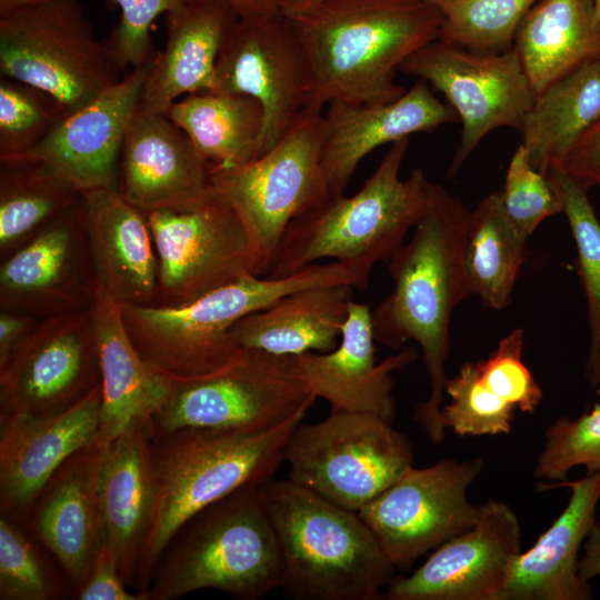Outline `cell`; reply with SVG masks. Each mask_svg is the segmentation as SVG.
<instances>
[{"label": "cell", "mask_w": 600, "mask_h": 600, "mask_svg": "<svg viewBox=\"0 0 600 600\" xmlns=\"http://www.w3.org/2000/svg\"><path fill=\"white\" fill-rule=\"evenodd\" d=\"M469 216L458 198L431 182L410 240L387 263L392 290L371 310L377 343L399 349L414 341L420 347L431 391L416 407L413 419L436 444L446 433L441 408L450 320L458 303L470 296L463 268Z\"/></svg>", "instance_id": "cell-1"}, {"label": "cell", "mask_w": 600, "mask_h": 600, "mask_svg": "<svg viewBox=\"0 0 600 600\" xmlns=\"http://www.w3.org/2000/svg\"><path fill=\"white\" fill-rule=\"evenodd\" d=\"M284 16L309 59V112L336 100L394 101L406 91L396 83L400 66L442 27L428 0H322Z\"/></svg>", "instance_id": "cell-2"}, {"label": "cell", "mask_w": 600, "mask_h": 600, "mask_svg": "<svg viewBox=\"0 0 600 600\" xmlns=\"http://www.w3.org/2000/svg\"><path fill=\"white\" fill-rule=\"evenodd\" d=\"M410 139L391 143L362 188L350 197L330 196L290 222L266 277L278 279L333 259L366 290L376 263H388L421 218L430 181L420 169L406 180L400 169Z\"/></svg>", "instance_id": "cell-3"}, {"label": "cell", "mask_w": 600, "mask_h": 600, "mask_svg": "<svg viewBox=\"0 0 600 600\" xmlns=\"http://www.w3.org/2000/svg\"><path fill=\"white\" fill-rule=\"evenodd\" d=\"M304 414L263 431L190 430L150 439L154 506L136 584L146 592L167 548L198 512L248 486L272 479Z\"/></svg>", "instance_id": "cell-4"}, {"label": "cell", "mask_w": 600, "mask_h": 600, "mask_svg": "<svg viewBox=\"0 0 600 600\" xmlns=\"http://www.w3.org/2000/svg\"><path fill=\"white\" fill-rule=\"evenodd\" d=\"M281 558L280 589L298 600H374L396 568L357 511L286 480L259 486Z\"/></svg>", "instance_id": "cell-5"}, {"label": "cell", "mask_w": 600, "mask_h": 600, "mask_svg": "<svg viewBox=\"0 0 600 600\" xmlns=\"http://www.w3.org/2000/svg\"><path fill=\"white\" fill-rule=\"evenodd\" d=\"M280 586L276 532L259 486H248L186 522L146 592L149 600H176L197 590L216 589L238 600H257Z\"/></svg>", "instance_id": "cell-6"}, {"label": "cell", "mask_w": 600, "mask_h": 600, "mask_svg": "<svg viewBox=\"0 0 600 600\" xmlns=\"http://www.w3.org/2000/svg\"><path fill=\"white\" fill-rule=\"evenodd\" d=\"M322 284L354 287L339 262L313 263L278 279L248 274L182 306L121 304L122 319L138 352L156 368L174 377L202 376L241 349L230 334L238 320L290 292Z\"/></svg>", "instance_id": "cell-7"}, {"label": "cell", "mask_w": 600, "mask_h": 600, "mask_svg": "<svg viewBox=\"0 0 600 600\" xmlns=\"http://www.w3.org/2000/svg\"><path fill=\"white\" fill-rule=\"evenodd\" d=\"M170 377L167 399L146 422L151 440L190 430H269L306 414L317 399L291 356L259 350L240 349L207 374Z\"/></svg>", "instance_id": "cell-8"}, {"label": "cell", "mask_w": 600, "mask_h": 600, "mask_svg": "<svg viewBox=\"0 0 600 600\" xmlns=\"http://www.w3.org/2000/svg\"><path fill=\"white\" fill-rule=\"evenodd\" d=\"M0 72L50 93L69 113L127 73L78 0H39L1 13Z\"/></svg>", "instance_id": "cell-9"}, {"label": "cell", "mask_w": 600, "mask_h": 600, "mask_svg": "<svg viewBox=\"0 0 600 600\" xmlns=\"http://www.w3.org/2000/svg\"><path fill=\"white\" fill-rule=\"evenodd\" d=\"M322 112L304 111L270 150L230 169L210 166L213 192L239 216L267 276L292 220L330 197L321 167Z\"/></svg>", "instance_id": "cell-10"}, {"label": "cell", "mask_w": 600, "mask_h": 600, "mask_svg": "<svg viewBox=\"0 0 600 600\" xmlns=\"http://www.w3.org/2000/svg\"><path fill=\"white\" fill-rule=\"evenodd\" d=\"M283 462L288 479L358 512L413 466V450L382 417L331 409L317 423L297 426Z\"/></svg>", "instance_id": "cell-11"}, {"label": "cell", "mask_w": 600, "mask_h": 600, "mask_svg": "<svg viewBox=\"0 0 600 600\" xmlns=\"http://www.w3.org/2000/svg\"><path fill=\"white\" fill-rule=\"evenodd\" d=\"M399 71L440 91L459 117L460 141L449 178L488 133L503 127L519 131L537 96L513 47L482 53L437 39L411 54Z\"/></svg>", "instance_id": "cell-12"}, {"label": "cell", "mask_w": 600, "mask_h": 600, "mask_svg": "<svg viewBox=\"0 0 600 600\" xmlns=\"http://www.w3.org/2000/svg\"><path fill=\"white\" fill-rule=\"evenodd\" d=\"M146 214L159 260L157 307L182 306L244 276H259L244 224L214 192L193 207Z\"/></svg>", "instance_id": "cell-13"}, {"label": "cell", "mask_w": 600, "mask_h": 600, "mask_svg": "<svg viewBox=\"0 0 600 600\" xmlns=\"http://www.w3.org/2000/svg\"><path fill=\"white\" fill-rule=\"evenodd\" d=\"M482 468L481 458L412 466L358 511L396 569L408 570L474 524L479 506L469 502L467 490Z\"/></svg>", "instance_id": "cell-14"}, {"label": "cell", "mask_w": 600, "mask_h": 600, "mask_svg": "<svg viewBox=\"0 0 600 600\" xmlns=\"http://www.w3.org/2000/svg\"><path fill=\"white\" fill-rule=\"evenodd\" d=\"M311 87L309 59L284 14L239 17L219 54L212 91L260 103L262 154L307 111Z\"/></svg>", "instance_id": "cell-15"}, {"label": "cell", "mask_w": 600, "mask_h": 600, "mask_svg": "<svg viewBox=\"0 0 600 600\" xmlns=\"http://www.w3.org/2000/svg\"><path fill=\"white\" fill-rule=\"evenodd\" d=\"M100 384L89 310L48 317L0 363V414H54Z\"/></svg>", "instance_id": "cell-16"}, {"label": "cell", "mask_w": 600, "mask_h": 600, "mask_svg": "<svg viewBox=\"0 0 600 600\" xmlns=\"http://www.w3.org/2000/svg\"><path fill=\"white\" fill-rule=\"evenodd\" d=\"M97 291L83 193L1 259L0 310L41 320L89 310Z\"/></svg>", "instance_id": "cell-17"}, {"label": "cell", "mask_w": 600, "mask_h": 600, "mask_svg": "<svg viewBox=\"0 0 600 600\" xmlns=\"http://www.w3.org/2000/svg\"><path fill=\"white\" fill-rule=\"evenodd\" d=\"M520 523L504 502L479 506L474 524L436 548L410 576L392 579L389 600H500L520 551Z\"/></svg>", "instance_id": "cell-18"}, {"label": "cell", "mask_w": 600, "mask_h": 600, "mask_svg": "<svg viewBox=\"0 0 600 600\" xmlns=\"http://www.w3.org/2000/svg\"><path fill=\"white\" fill-rule=\"evenodd\" d=\"M101 384L49 416L0 414V514L26 526L54 471L99 437Z\"/></svg>", "instance_id": "cell-19"}, {"label": "cell", "mask_w": 600, "mask_h": 600, "mask_svg": "<svg viewBox=\"0 0 600 600\" xmlns=\"http://www.w3.org/2000/svg\"><path fill=\"white\" fill-rule=\"evenodd\" d=\"M151 62L132 68L117 84L68 113L20 159L42 163L80 192L117 190L124 137L138 111Z\"/></svg>", "instance_id": "cell-20"}, {"label": "cell", "mask_w": 600, "mask_h": 600, "mask_svg": "<svg viewBox=\"0 0 600 600\" xmlns=\"http://www.w3.org/2000/svg\"><path fill=\"white\" fill-rule=\"evenodd\" d=\"M117 191L144 212L188 208L213 193L210 164L167 114H134L124 137Z\"/></svg>", "instance_id": "cell-21"}, {"label": "cell", "mask_w": 600, "mask_h": 600, "mask_svg": "<svg viewBox=\"0 0 600 600\" xmlns=\"http://www.w3.org/2000/svg\"><path fill=\"white\" fill-rule=\"evenodd\" d=\"M371 309L351 301L339 344L330 352L291 356L294 370L316 398L332 410L370 412L392 421L393 371L403 370L418 358L412 347L376 363Z\"/></svg>", "instance_id": "cell-22"}, {"label": "cell", "mask_w": 600, "mask_h": 600, "mask_svg": "<svg viewBox=\"0 0 600 600\" xmlns=\"http://www.w3.org/2000/svg\"><path fill=\"white\" fill-rule=\"evenodd\" d=\"M323 117L321 167L330 196L343 194L361 160L378 147L459 122L457 112L423 79L391 102L332 101Z\"/></svg>", "instance_id": "cell-23"}, {"label": "cell", "mask_w": 600, "mask_h": 600, "mask_svg": "<svg viewBox=\"0 0 600 600\" xmlns=\"http://www.w3.org/2000/svg\"><path fill=\"white\" fill-rule=\"evenodd\" d=\"M104 449L97 440L71 454L38 494L24 526L59 563L73 597L100 544L99 474Z\"/></svg>", "instance_id": "cell-24"}, {"label": "cell", "mask_w": 600, "mask_h": 600, "mask_svg": "<svg viewBox=\"0 0 600 600\" xmlns=\"http://www.w3.org/2000/svg\"><path fill=\"white\" fill-rule=\"evenodd\" d=\"M568 488L569 501L526 552H520L500 600H588L590 582L579 573V551L596 523L600 501V474L582 479L541 482L540 490Z\"/></svg>", "instance_id": "cell-25"}, {"label": "cell", "mask_w": 600, "mask_h": 600, "mask_svg": "<svg viewBox=\"0 0 600 600\" xmlns=\"http://www.w3.org/2000/svg\"><path fill=\"white\" fill-rule=\"evenodd\" d=\"M239 16L228 0H187L167 14V38L146 77L139 112L167 114L183 94L212 91L216 64Z\"/></svg>", "instance_id": "cell-26"}, {"label": "cell", "mask_w": 600, "mask_h": 600, "mask_svg": "<svg viewBox=\"0 0 600 600\" xmlns=\"http://www.w3.org/2000/svg\"><path fill=\"white\" fill-rule=\"evenodd\" d=\"M98 289L129 306H158L159 260L144 211L114 189L82 192Z\"/></svg>", "instance_id": "cell-27"}, {"label": "cell", "mask_w": 600, "mask_h": 600, "mask_svg": "<svg viewBox=\"0 0 600 600\" xmlns=\"http://www.w3.org/2000/svg\"><path fill=\"white\" fill-rule=\"evenodd\" d=\"M154 498L150 437L146 423H134L106 446L99 474L100 542L128 586L136 584Z\"/></svg>", "instance_id": "cell-28"}, {"label": "cell", "mask_w": 600, "mask_h": 600, "mask_svg": "<svg viewBox=\"0 0 600 600\" xmlns=\"http://www.w3.org/2000/svg\"><path fill=\"white\" fill-rule=\"evenodd\" d=\"M89 312L101 373L98 440L107 446L130 426L152 417L170 392L171 377L138 352L118 301L98 289Z\"/></svg>", "instance_id": "cell-29"}, {"label": "cell", "mask_w": 600, "mask_h": 600, "mask_svg": "<svg viewBox=\"0 0 600 600\" xmlns=\"http://www.w3.org/2000/svg\"><path fill=\"white\" fill-rule=\"evenodd\" d=\"M353 290L322 284L290 292L238 320L230 334L241 349L276 356L330 352L339 344Z\"/></svg>", "instance_id": "cell-30"}, {"label": "cell", "mask_w": 600, "mask_h": 600, "mask_svg": "<svg viewBox=\"0 0 600 600\" xmlns=\"http://www.w3.org/2000/svg\"><path fill=\"white\" fill-rule=\"evenodd\" d=\"M536 94L586 61L600 58L593 0H539L513 41Z\"/></svg>", "instance_id": "cell-31"}, {"label": "cell", "mask_w": 600, "mask_h": 600, "mask_svg": "<svg viewBox=\"0 0 600 600\" xmlns=\"http://www.w3.org/2000/svg\"><path fill=\"white\" fill-rule=\"evenodd\" d=\"M600 119V58L586 61L536 96L521 128L532 167L560 169L576 142Z\"/></svg>", "instance_id": "cell-32"}, {"label": "cell", "mask_w": 600, "mask_h": 600, "mask_svg": "<svg viewBox=\"0 0 600 600\" xmlns=\"http://www.w3.org/2000/svg\"><path fill=\"white\" fill-rule=\"evenodd\" d=\"M167 116L213 168H237L262 154L263 110L250 96L191 93L176 101Z\"/></svg>", "instance_id": "cell-33"}, {"label": "cell", "mask_w": 600, "mask_h": 600, "mask_svg": "<svg viewBox=\"0 0 600 600\" xmlns=\"http://www.w3.org/2000/svg\"><path fill=\"white\" fill-rule=\"evenodd\" d=\"M527 240L510 222L501 190L486 196L470 211L464 238L463 268L469 293L493 310L507 307L528 256Z\"/></svg>", "instance_id": "cell-34"}, {"label": "cell", "mask_w": 600, "mask_h": 600, "mask_svg": "<svg viewBox=\"0 0 600 600\" xmlns=\"http://www.w3.org/2000/svg\"><path fill=\"white\" fill-rule=\"evenodd\" d=\"M81 196L71 183L38 161L0 162L1 259Z\"/></svg>", "instance_id": "cell-35"}, {"label": "cell", "mask_w": 600, "mask_h": 600, "mask_svg": "<svg viewBox=\"0 0 600 600\" xmlns=\"http://www.w3.org/2000/svg\"><path fill=\"white\" fill-rule=\"evenodd\" d=\"M554 184L577 247L578 274L584 291L590 328L586 374L600 383V222L588 197V187L562 170H552Z\"/></svg>", "instance_id": "cell-36"}, {"label": "cell", "mask_w": 600, "mask_h": 600, "mask_svg": "<svg viewBox=\"0 0 600 600\" xmlns=\"http://www.w3.org/2000/svg\"><path fill=\"white\" fill-rule=\"evenodd\" d=\"M442 16L440 38L474 52L512 49L517 30L539 0H428Z\"/></svg>", "instance_id": "cell-37"}, {"label": "cell", "mask_w": 600, "mask_h": 600, "mask_svg": "<svg viewBox=\"0 0 600 600\" xmlns=\"http://www.w3.org/2000/svg\"><path fill=\"white\" fill-rule=\"evenodd\" d=\"M21 524L0 514V599L58 600L71 586L49 551Z\"/></svg>", "instance_id": "cell-38"}, {"label": "cell", "mask_w": 600, "mask_h": 600, "mask_svg": "<svg viewBox=\"0 0 600 600\" xmlns=\"http://www.w3.org/2000/svg\"><path fill=\"white\" fill-rule=\"evenodd\" d=\"M69 113L50 93L0 76V162L33 150Z\"/></svg>", "instance_id": "cell-39"}, {"label": "cell", "mask_w": 600, "mask_h": 600, "mask_svg": "<svg viewBox=\"0 0 600 600\" xmlns=\"http://www.w3.org/2000/svg\"><path fill=\"white\" fill-rule=\"evenodd\" d=\"M444 392L450 402L442 406V422L460 437L509 433L516 409L481 380L478 362L467 361L448 379Z\"/></svg>", "instance_id": "cell-40"}, {"label": "cell", "mask_w": 600, "mask_h": 600, "mask_svg": "<svg viewBox=\"0 0 600 600\" xmlns=\"http://www.w3.org/2000/svg\"><path fill=\"white\" fill-rule=\"evenodd\" d=\"M600 474V404L578 418L561 417L548 427L533 474L544 482H560L574 467Z\"/></svg>", "instance_id": "cell-41"}, {"label": "cell", "mask_w": 600, "mask_h": 600, "mask_svg": "<svg viewBox=\"0 0 600 600\" xmlns=\"http://www.w3.org/2000/svg\"><path fill=\"white\" fill-rule=\"evenodd\" d=\"M501 194L510 222L526 239L547 218L563 212L554 184L549 176L532 167L529 152L522 143L509 162Z\"/></svg>", "instance_id": "cell-42"}, {"label": "cell", "mask_w": 600, "mask_h": 600, "mask_svg": "<svg viewBox=\"0 0 600 600\" xmlns=\"http://www.w3.org/2000/svg\"><path fill=\"white\" fill-rule=\"evenodd\" d=\"M524 336L517 328L503 337L484 360H479L481 380L507 403L521 412L533 413L542 390L522 360Z\"/></svg>", "instance_id": "cell-43"}, {"label": "cell", "mask_w": 600, "mask_h": 600, "mask_svg": "<svg viewBox=\"0 0 600 600\" xmlns=\"http://www.w3.org/2000/svg\"><path fill=\"white\" fill-rule=\"evenodd\" d=\"M187 0H114L121 16L107 42L118 61L127 68L140 67L153 60L151 27L162 13L183 4Z\"/></svg>", "instance_id": "cell-44"}, {"label": "cell", "mask_w": 600, "mask_h": 600, "mask_svg": "<svg viewBox=\"0 0 600 600\" xmlns=\"http://www.w3.org/2000/svg\"><path fill=\"white\" fill-rule=\"evenodd\" d=\"M77 600H149L147 592H131L123 580L114 554L100 542L88 576L76 592Z\"/></svg>", "instance_id": "cell-45"}, {"label": "cell", "mask_w": 600, "mask_h": 600, "mask_svg": "<svg viewBox=\"0 0 600 600\" xmlns=\"http://www.w3.org/2000/svg\"><path fill=\"white\" fill-rule=\"evenodd\" d=\"M586 187L600 186V119L576 142L560 169Z\"/></svg>", "instance_id": "cell-46"}, {"label": "cell", "mask_w": 600, "mask_h": 600, "mask_svg": "<svg viewBox=\"0 0 600 600\" xmlns=\"http://www.w3.org/2000/svg\"><path fill=\"white\" fill-rule=\"evenodd\" d=\"M39 321L24 313L0 310V363L4 362Z\"/></svg>", "instance_id": "cell-47"}, {"label": "cell", "mask_w": 600, "mask_h": 600, "mask_svg": "<svg viewBox=\"0 0 600 600\" xmlns=\"http://www.w3.org/2000/svg\"><path fill=\"white\" fill-rule=\"evenodd\" d=\"M579 573L587 581L600 576V523L597 521L584 540Z\"/></svg>", "instance_id": "cell-48"}, {"label": "cell", "mask_w": 600, "mask_h": 600, "mask_svg": "<svg viewBox=\"0 0 600 600\" xmlns=\"http://www.w3.org/2000/svg\"><path fill=\"white\" fill-rule=\"evenodd\" d=\"M240 18L280 13L279 0H228Z\"/></svg>", "instance_id": "cell-49"}, {"label": "cell", "mask_w": 600, "mask_h": 600, "mask_svg": "<svg viewBox=\"0 0 600 600\" xmlns=\"http://www.w3.org/2000/svg\"><path fill=\"white\" fill-rule=\"evenodd\" d=\"M322 0H279L282 14H291L319 3Z\"/></svg>", "instance_id": "cell-50"}, {"label": "cell", "mask_w": 600, "mask_h": 600, "mask_svg": "<svg viewBox=\"0 0 600 600\" xmlns=\"http://www.w3.org/2000/svg\"><path fill=\"white\" fill-rule=\"evenodd\" d=\"M39 0H0V14Z\"/></svg>", "instance_id": "cell-51"}, {"label": "cell", "mask_w": 600, "mask_h": 600, "mask_svg": "<svg viewBox=\"0 0 600 600\" xmlns=\"http://www.w3.org/2000/svg\"><path fill=\"white\" fill-rule=\"evenodd\" d=\"M593 3H594L596 12H597V16H598V20H599V23H600V0H593Z\"/></svg>", "instance_id": "cell-52"}]
</instances>
